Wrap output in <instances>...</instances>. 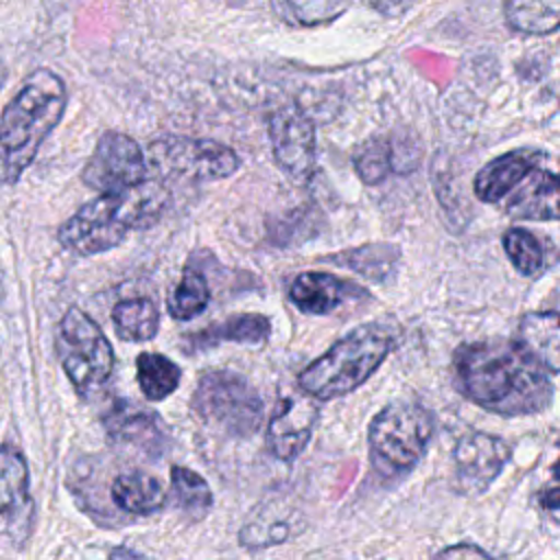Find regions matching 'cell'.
Segmentation results:
<instances>
[{
  "label": "cell",
  "instance_id": "23",
  "mask_svg": "<svg viewBox=\"0 0 560 560\" xmlns=\"http://www.w3.org/2000/svg\"><path fill=\"white\" fill-rule=\"evenodd\" d=\"M138 385L149 400H164L171 396L182 381V370L175 361L158 352H142L136 359Z\"/></svg>",
  "mask_w": 560,
  "mask_h": 560
},
{
  "label": "cell",
  "instance_id": "2",
  "mask_svg": "<svg viewBox=\"0 0 560 560\" xmlns=\"http://www.w3.org/2000/svg\"><path fill=\"white\" fill-rule=\"evenodd\" d=\"M171 203L168 188L160 177H147L136 186L83 203L57 230L59 243L79 254L94 256L114 249L131 230L151 228Z\"/></svg>",
  "mask_w": 560,
  "mask_h": 560
},
{
  "label": "cell",
  "instance_id": "34",
  "mask_svg": "<svg viewBox=\"0 0 560 560\" xmlns=\"http://www.w3.org/2000/svg\"><path fill=\"white\" fill-rule=\"evenodd\" d=\"M120 553H127V556H138L136 551H131V549H116V551H112L109 556H120Z\"/></svg>",
  "mask_w": 560,
  "mask_h": 560
},
{
  "label": "cell",
  "instance_id": "16",
  "mask_svg": "<svg viewBox=\"0 0 560 560\" xmlns=\"http://www.w3.org/2000/svg\"><path fill=\"white\" fill-rule=\"evenodd\" d=\"M514 341L547 372H560V313L534 311L521 317Z\"/></svg>",
  "mask_w": 560,
  "mask_h": 560
},
{
  "label": "cell",
  "instance_id": "15",
  "mask_svg": "<svg viewBox=\"0 0 560 560\" xmlns=\"http://www.w3.org/2000/svg\"><path fill=\"white\" fill-rule=\"evenodd\" d=\"M540 160L542 153L536 149H514L494 158L477 173L475 195L486 203L501 201L514 186L538 168Z\"/></svg>",
  "mask_w": 560,
  "mask_h": 560
},
{
  "label": "cell",
  "instance_id": "13",
  "mask_svg": "<svg viewBox=\"0 0 560 560\" xmlns=\"http://www.w3.org/2000/svg\"><path fill=\"white\" fill-rule=\"evenodd\" d=\"M315 400L302 389V394H289L278 402L267 427V446L278 459L293 462L308 444L319 413Z\"/></svg>",
  "mask_w": 560,
  "mask_h": 560
},
{
  "label": "cell",
  "instance_id": "25",
  "mask_svg": "<svg viewBox=\"0 0 560 560\" xmlns=\"http://www.w3.org/2000/svg\"><path fill=\"white\" fill-rule=\"evenodd\" d=\"M273 13L289 26H322L337 20L350 0H269Z\"/></svg>",
  "mask_w": 560,
  "mask_h": 560
},
{
  "label": "cell",
  "instance_id": "30",
  "mask_svg": "<svg viewBox=\"0 0 560 560\" xmlns=\"http://www.w3.org/2000/svg\"><path fill=\"white\" fill-rule=\"evenodd\" d=\"M354 171L365 184H378L387 177V173L394 168V149L389 140L374 138L361 144L352 158Z\"/></svg>",
  "mask_w": 560,
  "mask_h": 560
},
{
  "label": "cell",
  "instance_id": "20",
  "mask_svg": "<svg viewBox=\"0 0 560 560\" xmlns=\"http://www.w3.org/2000/svg\"><path fill=\"white\" fill-rule=\"evenodd\" d=\"M505 22L525 35H547L560 28V0H505Z\"/></svg>",
  "mask_w": 560,
  "mask_h": 560
},
{
  "label": "cell",
  "instance_id": "6",
  "mask_svg": "<svg viewBox=\"0 0 560 560\" xmlns=\"http://www.w3.org/2000/svg\"><path fill=\"white\" fill-rule=\"evenodd\" d=\"M57 357L81 398L96 394L114 372V350L98 324L72 306L57 330Z\"/></svg>",
  "mask_w": 560,
  "mask_h": 560
},
{
  "label": "cell",
  "instance_id": "28",
  "mask_svg": "<svg viewBox=\"0 0 560 560\" xmlns=\"http://www.w3.org/2000/svg\"><path fill=\"white\" fill-rule=\"evenodd\" d=\"M208 300H210V289L203 273L197 271L195 267H186L179 284L173 289L168 298L166 308L175 319H192L208 306Z\"/></svg>",
  "mask_w": 560,
  "mask_h": 560
},
{
  "label": "cell",
  "instance_id": "1",
  "mask_svg": "<svg viewBox=\"0 0 560 560\" xmlns=\"http://www.w3.org/2000/svg\"><path fill=\"white\" fill-rule=\"evenodd\" d=\"M457 389L479 407L501 416L542 411L553 394L547 370L516 341L488 339L455 350Z\"/></svg>",
  "mask_w": 560,
  "mask_h": 560
},
{
  "label": "cell",
  "instance_id": "36",
  "mask_svg": "<svg viewBox=\"0 0 560 560\" xmlns=\"http://www.w3.org/2000/svg\"><path fill=\"white\" fill-rule=\"evenodd\" d=\"M4 74H7V72H4V66L0 63V88H2V83H4Z\"/></svg>",
  "mask_w": 560,
  "mask_h": 560
},
{
  "label": "cell",
  "instance_id": "33",
  "mask_svg": "<svg viewBox=\"0 0 560 560\" xmlns=\"http://www.w3.org/2000/svg\"><path fill=\"white\" fill-rule=\"evenodd\" d=\"M540 505L545 510H560V483L558 486H549L540 492Z\"/></svg>",
  "mask_w": 560,
  "mask_h": 560
},
{
  "label": "cell",
  "instance_id": "3",
  "mask_svg": "<svg viewBox=\"0 0 560 560\" xmlns=\"http://www.w3.org/2000/svg\"><path fill=\"white\" fill-rule=\"evenodd\" d=\"M68 94L59 74L33 70L0 118V184H13L33 164L39 147L66 112Z\"/></svg>",
  "mask_w": 560,
  "mask_h": 560
},
{
  "label": "cell",
  "instance_id": "22",
  "mask_svg": "<svg viewBox=\"0 0 560 560\" xmlns=\"http://www.w3.org/2000/svg\"><path fill=\"white\" fill-rule=\"evenodd\" d=\"M107 431L114 440L136 444L144 451H158L164 444V435L160 431L158 418L142 411H112L105 420Z\"/></svg>",
  "mask_w": 560,
  "mask_h": 560
},
{
  "label": "cell",
  "instance_id": "10",
  "mask_svg": "<svg viewBox=\"0 0 560 560\" xmlns=\"http://www.w3.org/2000/svg\"><path fill=\"white\" fill-rule=\"evenodd\" d=\"M81 179L96 192H116L136 186L147 179L144 151L131 136L105 131L85 162Z\"/></svg>",
  "mask_w": 560,
  "mask_h": 560
},
{
  "label": "cell",
  "instance_id": "5",
  "mask_svg": "<svg viewBox=\"0 0 560 560\" xmlns=\"http://www.w3.org/2000/svg\"><path fill=\"white\" fill-rule=\"evenodd\" d=\"M433 435V416L418 402L383 407L368 429L372 462L381 475L409 472L424 455Z\"/></svg>",
  "mask_w": 560,
  "mask_h": 560
},
{
  "label": "cell",
  "instance_id": "17",
  "mask_svg": "<svg viewBox=\"0 0 560 560\" xmlns=\"http://www.w3.org/2000/svg\"><path fill=\"white\" fill-rule=\"evenodd\" d=\"M112 501L133 516H149L164 508L166 488L158 477L144 470L120 472L112 481Z\"/></svg>",
  "mask_w": 560,
  "mask_h": 560
},
{
  "label": "cell",
  "instance_id": "14",
  "mask_svg": "<svg viewBox=\"0 0 560 560\" xmlns=\"http://www.w3.org/2000/svg\"><path fill=\"white\" fill-rule=\"evenodd\" d=\"M354 295L365 298V291L326 271H304L289 287V300L308 315H328Z\"/></svg>",
  "mask_w": 560,
  "mask_h": 560
},
{
  "label": "cell",
  "instance_id": "32",
  "mask_svg": "<svg viewBox=\"0 0 560 560\" xmlns=\"http://www.w3.org/2000/svg\"><path fill=\"white\" fill-rule=\"evenodd\" d=\"M438 558H488V551H483L481 547L477 545H470V542H459L455 547H446L438 553Z\"/></svg>",
  "mask_w": 560,
  "mask_h": 560
},
{
  "label": "cell",
  "instance_id": "24",
  "mask_svg": "<svg viewBox=\"0 0 560 560\" xmlns=\"http://www.w3.org/2000/svg\"><path fill=\"white\" fill-rule=\"evenodd\" d=\"M289 516H280V505H269V508H258L247 523L243 525L238 538L241 545L247 549H262L271 545H280L287 538L293 536Z\"/></svg>",
  "mask_w": 560,
  "mask_h": 560
},
{
  "label": "cell",
  "instance_id": "27",
  "mask_svg": "<svg viewBox=\"0 0 560 560\" xmlns=\"http://www.w3.org/2000/svg\"><path fill=\"white\" fill-rule=\"evenodd\" d=\"M330 260H335V265H341V267H348V269L361 273L363 278H372L376 282H381V280H385V276H389L394 271L398 252L389 245H365V247L335 254V256H330Z\"/></svg>",
  "mask_w": 560,
  "mask_h": 560
},
{
  "label": "cell",
  "instance_id": "35",
  "mask_svg": "<svg viewBox=\"0 0 560 560\" xmlns=\"http://www.w3.org/2000/svg\"><path fill=\"white\" fill-rule=\"evenodd\" d=\"M553 477L560 481V459L553 464Z\"/></svg>",
  "mask_w": 560,
  "mask_h": 560
},
{
  "label": "cell",
  "instance_id": "12",
  "mask_svg": "<svg viewBox=\"0 0 560 560\" xmlns=\"http://www.w3.org/2000/svg\"><path fill=\"white\" fill-rule=\"evenodd\" d=\"M510 459V446L481 431H470L453 448L455 483L464 494H481L501 475Z\"/></svg>",
  "mask_w": 560,
  "mask_h": 560
},
{
  "label": "cell",
  "instance_id": "8",
  "mask_svg": "<svg viewBox=\"0 0 560 560\" xmlns=\"http://www.w3.org/2000/svg\"><path fill=\"white\" fill-rule=\"evenodd\" d=\"M149 155L158 173L184 182L223 179L241 166L234 149L208 138L166 136L149 147Z\"/></svg>",
  "mask_w": 560,
  "mask_h": 560
},
{
  "label": "cell",
  "instance_id": "18",
  "mask_svg": "<svg viewBox=\"0 0 560 560\" xmlns=\"http://www.w3.org/2000/svg\"><path fill=\"white\" fill-rule=\"evenodd\" d=\"M271 332V322L260 315V313H241V315H232L223 322H214L201 330H197L190 337V343L197 350H206L212 348L217 343H260L269 337Z\"/></svg>",
  "mask_w": 560,
  "mask_h": 560
},
{
  "label": "cell",
  "instance_id": "21",
  "mask_svg": "<svg viewBox=\"0 0 560 560\" xmlns=\"http://www.w3.org/2000/svg\"><path fill=\"white\" fill-rule=\"evenodd\" d=\"M112 324L125 341H149L160 328V313L147 298L122 300L112 308Z\"/></svg>",
  "mask_w": 560,
  "mask_h": 560
},
{
  "label": "cell",
  "instance_id": "11",
  "mask_svg": "<svg viewBox=\"0 0 560 560\" xmlns=\"http://www.w3.org/2000/svg\"><path fill=\"white\" fill-rule=\"evenodd\" d=\"M35 503L28 490V466L22 453L0 446V542L22 545L33 529Z\"/></svg>",
  "mask_w": 560,
  "mask_h": 560
},
{
  "label": "cell",
  "instance_id": "7",
  "mask_svg": "<svg viewBox=\"0 0 560 560\" xmlns=\"http://www.w3.org/2000/svg\"><path fill=\"white\" fill-rule=\"evenodd\" d=\"M192 409L203 422L236 438L252 435L262 420L258 392L232 370L206 372L192 392Z\"/></svg>",
  "mask_w": 560,
  "mask_h": 560
},
{
  "label": "cell",
  "instance_id": "29",
  "mask_svg": "<svg viewBox=\"0 0 560 560\" xmlns=\"http://www.w3.org/2000/svg\"><path fill=\"white\" fill-rule=\"evenodd\" d=\"M503 249L516 271L523 276H536L545 265L540 241L523 228H510L503 234Z\"/></svg>",
  "mask_w": 560,
  "mask_h": 560
},
{
  "label": "cell",
  "instance_id": "4",
  "mask_svg": "<svg viewBox=\"0 0 560 560\" xmlns=\"http://www.w3.org/2000/svg\"><path fill=\"white\" fill-rule=\"evenodd\" d=\"M392 350V335L381 324H363L308 363L298 385L317 400H332L363 385Z\"/></svg>",
  "mask_w": 560,
  "mask_h": 560
},
{
  "label": "cell",
  "instance_id": "9",
  "mask_svg": "<svg viewBox=\"0 0 560 560\" xmlns=\"http://www.w3.org/2000/svg\"><path fill=\"white\" fill-rule=\"evenodd\" d=\"M267 131L280 171L300 186L308 184L317 166V140L306 112L295 103L280 105L271 112Z\"/></svg>",
  "mask_w": 560,
  "mask_h": 560
},
{
  "label": "cell",
  "instance_id": "19",
  "mask_svg": "<svg viewBox=\"0 0 560 560\" xmlns=\"http://www.w3.org/2000/svg\"><path fill=\"white\" fill-rule=\"evenodd\" d=\"M529 177V184L508 206L510 214L521 219H560V175L534 171Z\"/></svg>",
  "mask_w": 560,
  "mask_h": 560
},
{
  "label": "cell",
  "instance_id": "31",
  "mask_svg": "<svg viewBox=\"0 0 560 560\" xmlns=\"http://www.w3.org/2000/svg\"><path fill=\"white\" fill-rule=\"evenodd\" d=\"M418 0H370V7L385 18H398L407 13Z\"/></svg>",
  "mask_w": 560,
  "mask_h": 560
},
{
  "label": "cell",
  "instance_id": "26",
  "mask_svg": "<svg viewBox=\"0 0 560 560\" xmlns=\"http://www.w3.org/2000/svg\"><path fill=\"white\" fill-rule=\"evenodd\" d=\"M171 488L177 505L190 518H203L212 508V490L208 481L186 466H171Z\"/></svg>",
  "mask_w": 560,
  "mask_h": 560
}]
</instances>
